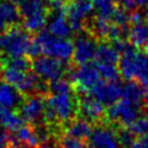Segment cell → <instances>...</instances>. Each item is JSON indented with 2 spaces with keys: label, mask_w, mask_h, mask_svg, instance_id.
<instances>
[{
  "label": "cell",
  "mask_w": 148,
  "mask_h": 148,
  "mask_svg": "<svg viewBox=\"0 0 148 148\" xmlns=\"http://www.w3.org/2000/svg\"><path fill=\"white\" fill-rule=\"evenodd\" d=\"M0 125L11 132H16L24 125V119L16 110L8 109L0 119Z\"/></svg>",
  "instance_id": "obj_22"
},
{
  "label": "cell",
  "mask_w": 148,
  "mask_h": 148,
  "mask_svg": "<svg viewBox=\"0 0 148 148\" xmlns=\"http://www.w3.org/2000/svg\"><path fill=\"white\" fill-rule=\"evenodd\" d=\"M39 148H54V146H53V145H51L49 142H48V143H45V144H42Z\"/></svg>",
  "instance_id": "obj_35"
},
{
  "label": "cell",
  "mask_w": 148,
  "mask_h": 148,
  "mask_svg": "<svg viewBox=\"0 0 148 148\" xmlns=\"http://www.w3.org/2000/svg\"><path fill=\"white\" fill-rule=\"evenodd\" d=\"M147 25H148V18H147Z\"/></svg>",
  "instance_id": "obj_38"
},
{
  "label": "cell",
  "mask_w": 148,
  "mask_h": 148,
  "mask_svg": "<svg viewBox=\"0 0 148 148\" xmlns=\"http://www.w3.org/2000/svg\"><path fill=\"white\" fill-rule=\"evenodd\" d=\"M120 146L118 131L110 125L99 124L95 127L89 137L90 148H119Z\"/></svg>",
  "instance_id": "obj_12"
},
{
  "label": "cell",
  "mask_w": 148,
  "mask_h": 148,
  "mask_svg": "<svg viewBox=\"0 0 148 148\" xmlns=\"http://www.w3.org/2000/svg\"><path fill=\"white\" fill-rule=\"evenodd\" d=\"M143 105L133 103L125 99H120L114 105L107 108L105 119L109 123H119L127 127L134 120L140 116Z\"/></svg>",
  "instance_id": "obj_6"
},
{
  "label": "cell",
  "mask_w": 148,
  "mask_h": 148,
  "mask_svg": "<svg viewBox=\"0 0 148 148\" xmlns=\"http://www.w3.org/2000/svg\"><path fill=\"white\" fill-rule=\"evenodd\" d=\"M74 55L73 62L75 65H82L92 62L95 58L99 45L96 38L86 29L76 33L74 39Z\"/></svg>",
  "instance_id": "obj_8"
},
{
  "label": "cell",
  "mask_w": 148,
  "mask_h": 148,
  "mask_svg": "<svg viewBox=\"0 0 148 148\" xmlns=\"http://www.w3.org/2000/svg\"><path fill=\"white\" fill-rule=\"evenodd\" d=\"M7 110H8V108H7V107H4L3 105H2V104L0 103V119L2 118V116H3V114H4V112H5Z\"/></svg>",
  "instance_id": "obj_34"
},
{
  "label": "cell",
  "mask_w": 148,
  "mask_h": 148,
  "mask_svg": "<svg viewBox=\"0 0 148 148\" xmlns=\"http://www.w3.org/2000/svg\"><path fill=\"white\" fill-rule=\"evenodd\" d=\"M95 15L105 20H111L112 14L118 8L116 0H93Z\"/></svg>",
  "instance_id": "obj_23"
},
{
  "label": "cell",
  "mask_w": 148,
  "mask_h": 148,
  "mask_svg": "<svg viewBox=\"0 0 148 148\" xmlns=\"http://www.w3.org/2000/svg\"><path fill=\"white\" fill-rule=\"evenodd\" d=\"M1 67H11V68L22 70V71H29L33 67V62L29 61V58L25 56L2 58Z\"/></svg>",
  "instance_id": "obj_24"
},
{
  "label": "cell",
  "mask_w": 148,
  "mask_h": 148,
  "mask_svg": "<svg viewBox=\"0 0 148 148\" xmlns=\"http://www.w3.org/2000/svg\"><path fill=\"white\" fill-rule=\"evenodd\" d=\"M130 148H148V133L136 138Z\"/></svg>",
  "instance_id": "obj_31"
},
{
  "label": "cell",
  "mask_w": 148,
  "mask_h": 148,
  "mask_svg": "<svg viewBox=\"0 0 148 148\" xmlns=\"http://www.w3.org/2000/svg\"><path fill=\"white\" fill-rule=\"evenodd\" d=\"M8 1H10V2H12V3H14V4H22L24 1H26V0H8Z\"/></svg>",
  "instance_id": "obj_36"
},
{
  "label": "cell",
  "mask_w": 148,
  "mask_h": 148,
  "mask_svg": "<svg viewBox=\"0 0 148 148\" xmlns=\"http://www.w3.org/2000/svg\"><path fill=\"white\" fill-rule=\"evenodd\" d=\"M58 140H60L61 148H89V146L84 143V140L66 135V134H63L58 138Z\"/></svg>",
  "instance_id": "obj_27"
},
{
  "label": "cell",
  "mask_w": 148,
  "mask_h": 148,
  "mask_svg": "<svg viewBox=\"0 0 148 148\" xmlns=\"http://www.w3.org/2000/svg\"><path fill=\"white\" fill-rule=\"evenodd\" d=\"M66 76L77 94H88L89 91L101 80L99 68L94 63L70 65Z\"/></svg>",
  "instance_id": "obj_5"
},
{
  "label": "cell",
  "mask_w": 148,
  "mask_h": 148,
  "mask_svg": "<svg viewBox=\"0 0 148 148\" xmlns=\"http://www.w3.org/2000/svg\"><path fill=\"white\" fill-rule=\"evenodd\" d=\"M16 143H24L33 147H36L40 144L34 125L25 124L15 132V135H11V144H16Z\"/></svg>",
  "instance_id": "obj_20"
},
{
  "label": "cell",
  "mask_w": 148,
  "mask_h": 148,
  "mask_svg": "<svg viewBox=\"0 0 148 148\" xmlns=\"http://www.w3.org/2000/svg\"><path fill=\"white\" fill-rule=\"evenodd\" d=\"M144 105L148 108V86L145 89V94H144Z\"/></svg>",
  "instance_id": "obj_33"
},
{
  "label": "cell",
  "mask_w": 148,
  "mask_h": 148,
  "mask_svg": "<svg viewBox=\"0 0 148 148\" xmlns=\"http://www.w3.org/2000/svg\"><path fill=\"white\" fill-rule=\"evenodd\" d=\"M22 21L20 10L16 4L10 1H0V35Z\"/></svg>",
  "instance_id": "obj_15"
},
{
  "label": "cell",
  "mask_w": 148,
  "mask_h": 148,
  "mask_svg": "<svg viewBox=\"0 0 148 148\" xmlns=\"http://www.w3.org/2000/svg\"><path fill=\"white\" fill-rule=\"evenodd\" d=\"M129 41L137 49H146L148 45V25L147 20L144 22L133 23L129 28Z\"/></svg>",
  "instance_id": "obj_18"
},
{
  "label": "cell",
  "mask_w": 148,
  "mask_h": 148,
  "mask_svg": "<svg viewBox=\"0 0 148 148\" xmlns=\"http://www.w3.org/2000/svg\"><path fill=\"white\" fill-rule=\"evenodd\" d=\"M11 145V135L8 130L0 125V148H10Z\"/></svg>",
  "instance_id": "obj_30"
},
{
  "label": "cell",
  "mask_w": 148,
  "mask_h": 148,
  "mask_svg": "<svg viewBox=\"0 0 148 148\" xmlns=\"http://www.w3.org/2000/svg\"><path fill=\"white\" fill-rule=\"evenodd\" d=\"M10 148H35V147L29 146L27 144H24V143H16V144H11Z\"/></svg>",
  "instance_id": "obj_32"
},
{
  "label": "cell",
  "mask_w": 148,
  "mask_h": 148,
  "mask_svg": "<svg viewBox=\"0 0 148 148\" xmlns=\"http://www.w3.org/2000/svg\"><path fill=\"white\" fill-rule=\"evenodd\" d=\"M94 10L93 0H68L66 3V15L74 33L84 29L91 13Z\"/></svg>",
  "instance_id": "obj_9"
},
{
  "label": "cell",
  "mask_w": 148,
  "mask_h": 148,
  "mask_svg": "<svg viewBox=\"0 0 148 148\" xmlns=\"http://www.w3.org/2000/svg\"><path fill=\"white\" fill-rule=\"evenodd\" d=\"M2 51H1V49H0V67H1V63H2Z\"/></svg>",
  "instance_id": "obj_37"
},
{
  "label": "cell",
  "mask_w": 148,
  "mask_h": 148,
  "mask_svg": "<svg viewBox=\"0 0 148 148\" xmlns=\"http://www.w3.org/2000/svg\"><path fill=\"white\" fill-rule=\"evenodd\" d=\"M25 101V96L18 90L0 79V103L11 110H18Z\"/></svg>",
  "instance_id": "obj_14"
},
{
  "label": "cell",
  "mask_w": 148,
  "mask_h": 148,
  "mask_svg": "<svg viewBox=\"0 0 148 148\" xmlns=\"http://www.w3.org/2000/svg\"><path fill=\"white\" fill-rule=\"evenodd\" d=\"M62 127L63 134L73 136V137L82 140H86V138L89 140L91 133L93 131L92 123L84 118H75V119L64 123Z\"/></svg>",
  "instance_id": "obj_16"
},
{
  "label": "cell",
  "mask_w": 148,
  "mask_h": 148,
  "mask_svg": "<svg viewBox=\"0 0 148 148\" xmlns=\"http://www.w3.org/2000/svg\"><path fill=\"white\" fill-rule=\"evenodd\" d=\"M78 115V95L76 91L65 93H49L47 95L45 122L52 129L75 119Z\"/></svg>",
  "instance_id": "obj_1"
},
{
  "label": "cell",
  "mask_w": 148,
  "mask_h": 148,
  "mask_svg": "<svg viewBox=\"0 0 148 148\" xmlns=\"http://www.w3.org/2000/svg\"><path fill=\"white\" fill-rule=\"evenodd\" d=\"M120 76L127 81H136L148 86V51L130 45L120 54L118 63Z\"/></svg>",
  "instance_id": "obj_2"
},
{
  "label": "cell",
  "mask_w": 148,
  "mask_h": 148,
  "mask_svg": "<svg viewBox=\"0 0 148 148\" xmlns=\"http://www.w3.org/2000/svg\"><path fill=\"white\" fill-rule=\"evenodd\" d=\"M50 16H52V20L49 24V30L54 36L61 38H68L74 33L71 26H70L66 10H60V11H52Z\"/></svg>",
  "instance_id": "obj_17"
},
{
  "label": "cell",
  "mask_w": 148,
  "mask_h": 148,
  "mask_svg": "<svg viewBox=\"0 0 148 148\" xmlns=\"http://www.w3.org/2000/svg\"><path fill=\"white\" fill-rule=\"evenodd\" d=\"M116 1H117V5L119 8L123 9L129 13H133L137 8L136 0H116Z\"/></svg>",
  "instance_id": "obj_29"
},
{
  "label": "cell",
  "mask_w": 148,
  "mask_h": 148,
  "mask_svg": "<svg viewBox=\"0 0 148 148\" xmlns=\"http://www.w3.org/2000/svg\"><path fill=\"white\" fill-rule=\"evenodd\" d=\"M127 129L135 136H143L148 133V116L140 115L132 122Z\"/></svg>",
  "instance_id": "obj_25"
},
{
  "label": "cell",
  "mask_w": 148,
  "mask_h": 148,
  "mask_svg": "<svg viewBox=\"0 0 148 148\" xmlns=\"http://www.w3.org/2000/svg\"><path fill=\"white\" fill-rule=\"evenodd\" d=\"M47 109V96L45 95H29L25 96V101L17 112L21 115L24 121L32 125L43 123L45 121Z\"/></svg>",
  "instance_id": "obj_10"
},
{
  "label": "cell",
  "mask_w": 148,
  "mask_h": 148,
  "mask_svg": "<svg viewBox=\"0 0 148 148\" xmlns=\"http://www.w3.org/2000/svg\"><path fill=\"white\" fill-rule=\"evenodd\" d=\"M33 38L21 25H14L0 35V49L9 58H18L28 54Z\"/></svg>",
  "instance_id": "obj_4"
},
{
  "label": "cell",
  "mask_w": 148,
  "mask_h": 148,
  "mask_svg": "<svg viewBox=\"0 0 148 148\" xmlns=\"http://www.w3.org/2000/svg\"><path fill=\"white\" fill-rule=\"evenodd\" d=\"M144 94L145 88L140 83L136 81H127V83H123L122 86V97L131 101L133 103L144 105Z\"/></svg>",
  "instance_id": "obj_21"
},
{
  "label": "cell",
  "mask_w": 148,
  "mask_h": 148,
  "mask_svg": "<svg viewBox=\"0 0 148 148\" xmlns=\"http://www.w3.org/2000/svg\"><path fill=\"white\" fill-rule=\"evenodd\" d=\"M120 60L119 51L115 45L108 42H102L99 45L94 61L99 65H118Z\"/></svg>",
  "instance_id": "obj_19"
},
{
  "label": "cell",
  "mask_w": 148,
  "mask_h": 148,
  "mask_svg": "<svg viewBox=\"0 0 148 148\" xmlns=\"http://www.w3.org/2000/svg\"><path fill=\"white\" fill-rule=\"evenodd\" d=\"M122 86L123 83L118 81H107L99 80L88 94L97 99L104 106L109 107L118 102L122 97Z\"/></svg>",
  "instance_id": "obj_11"
},
{
  "label": "cell",
  "mask_w": 148,
  "mask_h": 148,
  "mask_svg": "<svg viewBox=\"0 0 148 148\" xmlns=\"http://www.w3.org/2000/svg\"><path fill=\"white\" fill-rule=\"evenodd\" d=\"M96 66L99 68L101 77L104 80H107V81H118L119 80L120 73L118 65H99V64H96Z\"/></svg>",
  "instance_id": "obj_26"
},
{
  "label": "cell",
  "mask_w": 148,
  "mask_h": 148,
  "mask_svg": "<svg viewBox=\"0 0 148 148\" xmlns=\"http://www.w3.org/2000/svg\"><path fill=\"white\" fill-rule=\"evenodd\" d=\"M118 136H119V140H120V145L123 146L125 148H130L132 146V144L134 143V134L132 133L127 127H124L122 130H119L118 131Z\"/></svg>",
  "instance_id": "obj_28"
},
{
  "label": "cell",
  "mask_w": 148,
  "mask_h": 148,
  "mask_svg": "<svg viewBox=\"0 0 148 148\" xmlns=\"http://www.w3.org/2000/svg\"><path fill=\"white\" fill-rule=\"evenodd\" d=\"M69 67L70 65H68V63L61 61L58 58L40 55L34 58L32 69L41 79L51 82L62 79L64 76H66Z\"/></svg>",
  "instance_id": "obj_7"
},
{
  "label": "cell",
  "mask_w": 148,
  "mask_h": 148,
  "mask_svg": "<svg viewBox=\"0 0 148 148\" xmlns=\"http://www.w3.org/2000/svg\"><path fill=\"white\" fill-rule=\"evenodd\" d=\"M78 115L90 122H96L105 118L106 111L97 99L89 94H82L78 96Z\"/></svg>",
  "instance_id": "obj_13"
},
{
  "label": "cell",
  "mask_w": 148,
  "mask_h": 148,
  "mask_svg": "<svg viewBox=\"0 0 148 148\" xmlns=\"http://www.w3.org/2000/svg\"><path fill=\"white\" fill-rule=\"evenodd\" d=\"M40 47L42 55L58 58L68 63L73 61L74 43L67 38L54 36L49 29H41L35 37Z\"/></svg>",
  "instance_id": "obj_3"
}]
</instances>
